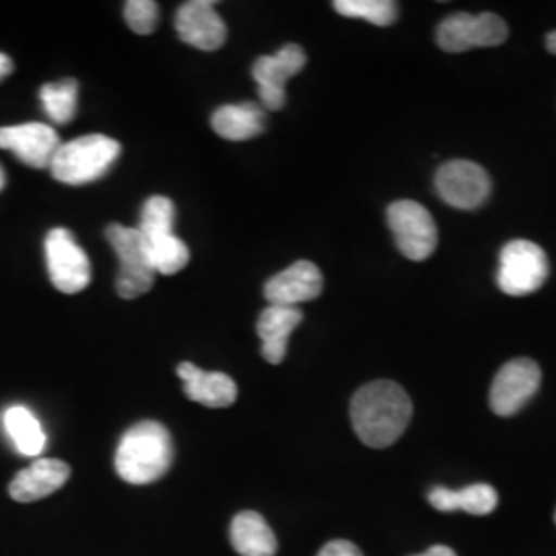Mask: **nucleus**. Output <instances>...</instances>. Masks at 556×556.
Returning <instances> with one entry per match:
<instances>
[{"instance_id": "nucleus-15", "label": "nucleus", "mask_w": 556, "mask_h": 556, "mask_svg": "<svg viewBox=\"0 0 556 556\" xmlns=\"http://www.w3.org/2000/svg\"><path fill=\"white\" fill-rule=\"evenodd\" d=\"M71 478V466L54 457H40L21 470L9 484V495L20 503H34L50 497Z\"/></svg>"}, {"instance_id": "nucleus-32", "label": "nucleus", "mask_w": 556, "mask_h": 556, "mask_svg": "<svg viewBox=\"0 0 556 556\" xmlns=\"http://www.w3.org/2000/svg\"><path fill=\"white\" fill-rule=\"evenodd\" d=\"M555 521H556V511H555Z\"/></svg>"}, {"instance_id": "nucleus-3", "label": "nucleus", "mask_w": 556, "mask_h": 556, "mask_svg": "<svg viewBox=\"0 0 556 556\" xmlns=\"http://www.w3.org/2000/svg\"><path fill=\"white\" fill-rule=\"evenodd\" d=\"M122 153L118 140L89 135L60 144L50 163L52 176L68 186H83L103 178Z\"/></svg>"}, {"instance_id": "nucleus-21", "label": "nucleus", "mask_w": 556, "mask_h": 556, "mask_svg": "<svg viewBox=\"0 0 556 556\" xmlns=\"http://www.w3.org/2000/svg\"><path fill=\"white\" fill-rule=\"evenodd\" d=\"M4 429L23 456H40L46 447V433L40 420L25 406H11L4 413Z\"/></svg>"}, {"instance_id": "nucleus-8", "label": "nucleus", "mask_w": 556, "mask_h": 556, "mask_svg": "<svg viewBox=\"0 0 556 556\" xmlns=\"http://www.w3.org/2000/svg\"><path fill=\"white\" fill-rule=\"evenodd\" d=\"M507 36V23L493 13H456L439 23L438 46L443 52H466L472 48L501 46Z\"/></svg>"}, {"instance_id": "nucleus-10", "label": "nucleus", "mask_w": 556, "mask_h": 556, "mask_svg": "<svg viewBox=\"0 0 556 556\" xmlns=\"http://www.w3.org/2000/svg\"><path fill=\"white\" fill-rule=\"evenodd\" d=\"M435 188L445 204L459 211H475L491 197V178L478 163L447 161L439 167Z\"/></svg>"}, {"instance_id": "nucleus-17", "label": "nucleus", "mask_w": 556, "mask_h": 556, "mask_svg": "<svg viewBox=\"0 0 556 556\" xmlns=\"http://www.w3.org/2000/svg\"><path fill=\"white\" fill-rule=\"evenodd\" d=\"M303 319L298 307L268 305L258 319V337L262 338V357L268 363L278 365L287 355V344L293 330Z\"/></svg>"}, {"instance_id": "nucleus-19", "label": "nucleus", "mask_w": 556, "mask_h": 556, "mask_svg": "<svg viewBox=\"0 0 556 556\" xmlns=\"http://www.w3.org/2000/svg\"><path fill=\"white\" fill-rule=\"evenodd\" d=\"M231 544L239 556L277 555V536L256 511H243L231 521Z\"/></svg>"}, {"instance_id": "nucleus-7", "label": "nucleus", "mask_w": 556, "mask_h": 556, "mask_svg": "<svg viewBox=\"0 0 556 556\" xmlns=\"http://www.w3.org/2000/svg\"><path fill=\"white\" fill-rule=\"evenodd\" d=\"M46 262L52 285L60 293L75 295L91 282V264L68 229H52L46 238Z\"/></svg>"}, {"instance_id": "nucleus-4", "label": "nucleus", "mask_w": 556, "mask_h": 556, "mask_svg": "<svg viewBox=\"0 0 556 556\" xmlns=\"http://www.w3.org/2000/svg\"><path fill=\"white\" fill-rule=\"evenodd\" d=\"M548 258L534 241L514 239L498 256V289L511 298H523L538 291L548 278Z\"/></svg>"}, {"instance_id": "nucleus-30", "label": "nucleus", "mask_w": 556, "mask_h": 556, "mask_svg": "<svg viewBox=\"0 0 556 556\" xmlns=\"http://www.w3.org/2000/svg\"><path fill=\"white\" fill-rule=\"evenodd\" d=\"M546 48H548V52L556 54V29L546 36Z\"/></svg>"}, {"instance_id": "nucleus-5", "label": "nucleus", "mask_w": 556, "mask_h": 556, "mask_svg": "<svg viewBox=\"0 0 556 556\" xmlns=\"http://www.w3.org/2000/svg\"><path fill=\"white\" fill-rule=\"evenodd\" d=\"M105 236L119 260L118 278H116V291L119 298L137 299L149 293L155 280V270L149 262L144 238L140 236L139 229L112 223Z\"/></svg>"}, {"instance_id": "nucleus-27", "label": "nucleus", "mask_w": 556, "mask_h": 556, "mask_svg": "<svg viewBox=\"0 0 556 556\" xmlns=\"http://www.w3.org/2000/svg\"><path fill=\"white\" fill-rule=\"evenodd\" d=\"M318 556H363V553L349 540H332L319 551Z\"/></svg>"}, {"instance_id": "nucleus-2", "label": "nucleus", "mask_w": 556, "mask_h": 556, "mask_svg": "<svg viewBox=\"0 0 556 556\" xmlns=\"http://www.w3.org/2000/svg\"><path fill=\"white\" fill-rule=\"evenodd\" d=\"M174 462V441L157 420H140L130 427L116 450V472L128 484L155 482Z\"/></svg>"}, {"instance_id": "nucleus-25", "label": "nucleus", "mask_w": 556, "mask_h": 556, "mask_svg": "<svg viewBox=\"0 0 556 556\" xmlns=\"http://www.w3.org/2000/svg\"><path fill=\"white\" fill-rule=\"evenodd\" d=\"M176 223V206L165 197H151L142 206L139 231L144 239L160 238L174 233Z\"/></svg>"}, {"instance_id": "nucleus-24", "label": "nucleus", "mask_w": 556, "mask_h": 556, "mask_svg": "<svg viewBox=\"0 0 556 556\" xmlns=\"http://www.w3.org/2000/svg\"><path fill=\"white\" fill-rule=\"evenodd\" d=\"M338 15L363 20L388 27L397 20V4L392 0H337L334 2Z\"/></svg>"}, {"instance_id": "nucleus-11", "label": "nucleus", "mask_w": 556, "mask_h": 556, "mask_svg": "<svg viewBox=\"0 0 556 556\" xmlns=\"http://www.w3.org/2000/svg\"><path fill=\"white\" fill-rule=\"evenodd\" d=\"M307 62L305 50L298 43H287L273 56H262L252 66V77L258 85L262 105L270 112H278L287 103V80L303 71Z\"/></svg>"}, {"instance_id": "nucleus-9", "label": "nucleus", "mask_w": 556, "mask_h": 556, "mask_svg": "<svg viewBox=\"0 0 556 556\" xmlns=\"http://www.w3.org/2000/svg\"><path fill=\"white\" fill-rule=\"evenodd\" d=\"M542 383V371L532 358H514L498 369L491 386L489 402L498 417H514L532 397Z\"/></svg>"}, {"instance_id": "nucleus-6", "label": "nucleus", "mask_w": 556, "mask_h": 556, "mask_svg": "<svg viewBox=\"0 0 556 556\" xmlns=\"http://www.w3.org/2000/svg\"><path fill=\"white\" fill-rule=\"evenodd\" d=\"M388 225L402 256L422 262L435 252L439 241L438 225L431 213L415 200H397L390 204Z\"/></svg>"}, {"instance_id": "nucleus-16", "label": "nucleus", "mask_w": 556, "mask_h": 556, "mask_svg": "<svg viewBox=\"0 0 556 556\" xmlns=\"http://www.w3.org/2000/svg\"><path fill=\"white\" fill-rule=\"evenodd\" d=\"M178 376L184 381V394L208 408H227L238 400L236 381L219 371H202L194 363H179Z\"/></svg>"}, {"instance_id": "nucleus-14", "label": "nucleus", "mask_w": 556, "mask_h": 556, "mask_svg": "<svg viewBox=\"0 0 556 556\" xmlns=\"http://www.w3.org/2000/svg\"><path fill=\"white\" fill-rule=\"evenodd\" d=\"M321 289L324 277L318 266L309 260H299L266 282L264 298L268 299L270 305L295 307L298 303L319 298Z\"/></svg>"}, {"instance_id": "nucleus-31", "label": "nucleus", "mask_w": 556, "mask_h": 556, "mask_svg": "<svg viewBox=\"0 0 556 556\" xmlns=\"http://www.w3.org/2000/svg\"><path fill=\"white\" fill-rule=\"evenodd\" d=\"M4 181H7V179H4V172H2V167H0V190L4 188Z\"/></svg>"}, {"instance_id": "nucleus-1", "label": "nucleus", "mask_w": 556, "mask_h": 556, "mask_svg": "<svg viewBox=\"0 0 556 556\" xmlns=\"http://www.w3.org/2000/svg\"><path fill=\"white\" fill-rule=\"evenodd\" d=\"M413 418V402L396 381L379 379L358 388L351 400V422L357 438L376 450L394 445Z\"/></svg>"}, {"instance_id": "nucleus-28", "label": "nucleus", "mask_w": 556, "mask_h": 556, "mask_svg": "<svg viewBox=\"0 0 556 556\" xmlns=\"http://www.w3.org/2000/svg\"><path fill=\"white\" fill-rule=\"evenodd\" d=\"M415 556H457L450 546H431L429 551H425V553H420V555Z\"/></svg>"}, {"instance_id": "nucleus-18", "label": "nucleus", "mask_w": 556, "mask_h": 556, "mask_svg": "<svg viewBox=\"0 0 556 556\" xmlns=\"http://www.w3.org/2000/svg\"><path fill=\"white\" fill-rule=\"evenodd\" d=\"M429 503L433 509L450 514V511H466L472 516H489L497 509V491L491 484L478 482L462 491H452L445 486H435L429 493Z\"/></svg>"}, {"instance_id": "nucleus-20", "label": "nucleus", "mask_w": 556, "mask_h": 556, "mask_svg": "<svg viewBox=\"0 0 556 556\" xmlns=\"http://www.w3.org/2000/svg\"><path fill=\"white\" fill-rule=\"evenodd\" d=\"M213 130L220 139L248 140L258 137L264 130V112L256 103H236V105H223L213 118Z\"/></svg>"}, {"instance_id": "nucleus-22", "label": "nucleus", "mask_w": 556, "mask_h": 556, "mask_svg": "<svg viewBox=\"0 0 556 556\" xmlns=\"http://www.w3.org/2000/svg\"><path fill=\"white\" fill-rule=\"evenodd\" d=\"M149 262L155 273L161 275H176L181 268L188 266L190 262V250L188 245L176 238L174 233L169 236H160V238L144 239Z\"/></svg>"}, {"instance_id": "nucleus-12", "label": "nucleus", "mask_w": 556, "mask_h": 556, "mask_svg": "<svg viewBox=\"0 0 556 556\" xmlns=\"http://www.w3.org/2000/svg\"><path fill=\"white\" fill-rule=\"evenodd\" d=\"M59 132L40 122H27L0 128V149H9L34 169L50 167L60 149Z\"/></svg>"}, {"instance_id": "nucleus-26", "label": "nucleus", "mask_w": 556, "mask_h": 556, "mask_svg": "<svg viewBox=\"0 0 556 556\" xmlns=\"http://www.w3.org/2000/svg\"><path fill=\"white\" fill-rule=\"evenodd\" d=\"M124 17L135 34L149 36L157 29L160 4L153 0H128L124 4Z\"/></svg>"}, {"instance_id": "nucleus-29", "label": "nucleus", "mask_w": 556, "mask_h": 556, "mask_svg": "<svg viewBox=\"0 0 556 556\" xmlns=\"http://www.w3.org/2000/svg\"><path fill=\"white\" fill-rule=\"evenodd\" d=\"M11 73H13V62H11V59H9L7 54L0 52V80L4 79V77H9Z\"/></svg>"}, {"instance_id": "nucleus-23", "label": "nucleus", "mask_w": 556, "mask_h": 556, "mask_svg": "<svg viewBox=\"0 0 556 556\" xmlns=\"http://www.w3.org/2000/svg\"><path fill=\"white\" fill-rule=\"evenodd\" d=\"M77 96H79V83L75 79L48 83L40 89L43 110L48 118L56 124H68L77 116Z\"/></svg>"}, {"instance_id": "nucleus-13", "label": "nucleus", "mask_w": 556, "mask_h": 556, "mask_svg": "<svg viewBox=\"0 0 556 556\" xmlns=\"http://www.w3.org/2000/svg\"><path fill=\"white\" fill-rule=\"evenodd\" d=\"M215 2L192 0L179 7L176 15V31L179 38L199 50H219L227 40V25L213 9Z\"/></svg>"}]
</instances>
